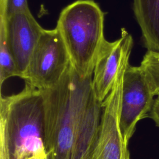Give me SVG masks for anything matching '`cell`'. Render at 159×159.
Segmentation results:
<instances>
[{
    "label": "cell",
    "mask_w": 159,
    "mask_h": 159,
    "mask_svg": "<svg viewBox=\"0 0 159 159\" xmlns=\"http://www.w3.org/2000/svg\"><path fill=\"white\" fill-rule=\"evenodd\" d=\"M129 63L127 60L117 75L112 89L102 102L101 126L94 159H130L128 144L119 126L123 78Z\"/></svg>",
    "instance_id": "5"
},
{
    "label": "cell",
    "mask_w": 159,
    "mask_h": 159,
    "mask_svg": "<svg viewBox=\"0 0 159 159\" xmlns=\"http://www.w3.org/2000/svg\"><path fill=\"white\" fill-rule=\"evenodd\" d=\"M17 76L19 73L16 68L13 58L9 50L6 42L4 18L0 16V83L2 86L3 83L8 78Z\"/></svg>",
    "instance_id": "11"
},
{
    "label": "cell",
    "mask_w": 159,
    "mask_h": 159,
    "mask_svg": "<svg viewBox=\"0 0 159 159\" xmlns=\"http://www.w3.org/2000/svg\"><path fill=\"white\" fill-rule=\"evenodd\" d=\"M101 114L102 102L92 92L80 120L68 159H94Z\"/></svg>",
    "instance_id": "9"
},
{
    "label": "cell",
    "mask_w": 159,
    "mask_h": 159,
    "mask_svg": "<svg viewBox=\"0 0 159 159\" xmlns=\"http://www.w3.org/2000/svg\"><path fill=\"white\" fill-rule=\"evenodd\" d=\"M25 159H48V158L42 157V156H40V155H32V156H30Z\"/></svg>",
    "instance_id": "15"
},
{
    "label": "cell",
    "mask_w": 159,
    "mask_h": 159,
    "mask_svg": "<svg viewBox=\"0 0 159 159\" xmlns=\"http://www.w3.org/2000/svg\"><path fill=\"white\" fill-rule=\"evenodd\" d=\"M5 1L6 0H0V11L3 9L5 4Z\"/></svg>",
    "instance_id": "16"
},
{
    "label": "cell",
    "mask_w": 159,
    "mask_h": 159,
    "mask_svg": "<svg viewBox=\"0 0 159 159\" xmlns=\"http://www.w3.org/2000/svg\"><path fill=\"white\" fill-rule=\"evenodd\" d=\"M133 11L145 47L159 52V0H134Z\"/></svg>",
    "instance_id": "10"
},
{
    "label": "cell",
    "mask_w": 159,
    "mask_h": 159,
    "mask_svg": "<svg viewBox=\"0 0 159 159\" xmlns=\"http://www.w3.org/2000/svg\"><path fill=\"white\" fill-rule=\"evenodd\" d=\"M154 96L141 67L129 63L124 75L119 115V126L126 143L134 135L137 122L148 117Z\"/></svg>",
    "instance_id": "6"
},
{
    "label": "cell",
    "mask_w": 159,
    "mask_h": 159,
    "mask_svg": "<svg viewBox=\"0 0 159 159\" xmlns=\"http://www.w3.org/2000/svg\"><path fill=\"white\" fill-rule=\"evenodd\" d=\"M148 117L153 119L156 125L159 127V94L155 99L152 109L149 114Z\"/></svg>",
    "instance_id": "14"
},
{
    "label": "cell",
    "mask_w": 159,
    "mask_h": 159,
    "mask_svg": "<svg viewBox=\"0 0 159 159\" xmlns=\"http://www.w3.org/2000/svg\"><path fill=\"white\" fill-rule=\"evenodd\" d=\"M70 65V57L58 29H44L22 79L35 88L47 89L60 81Z\"/></svg>",
    "instance_id": "4"
},
{
    "label": "cell",
    "mask_w": 159,
    "mask_h": 159,
    "mask_svg": "<svg viewBox=\"0 0 159 159\" xmlns=\"http://www.w3.org/2000/svg\"><path fill=\"white\" fill-rule=\"evenodd\" d=\"M140 66L155 96L159 94V52L147 50Z\"/></svg>",
    "instance_id": "12"
},
{
    "label": "cell",
    "mask_w": 159,
    "mask_h": 159,
    "mask_svg": "<svg viewBox=\"0 0 159 159\" xmlns=\"http://www.w3.org/2000/svg\"><path fill=\"white\" fill-rule=\"evenodd\" d=\"M93 76H80L72 66L44 96L45 145L48 159H68L81 117L91 96Z\"/></svg>",
    "instance_id": "2"
},
{
    "label": "cell",
    "mask_w": 159,
    "mask_h": 159,
    "mask_svg": "<svg viewBox=\"0 0 159 159\" xmlns=\"http://www.w3.org/2000/svg\"><path fill=\"white\" fill-rule=\"evenodd\" d=\"M133 46L132 35L124 29L119 39L104 41L93 71L92 89L95 97L102 102L112 88L117 75L124 62L129 60Z\"/></svg>",
    "instance_id": "7"
},
{
    "label": "cell",
    "mask_w": 159,
    "mask_h": 159,
    "mask_svg": "<svg viewBox=\"0 0 159 159\" xmlns=\"http://www.w3.org/2000/svg\"><path fill=\"white\" fill-rule=\"evenodd\" d=\"M56 28L70 64L82 78L92 76L104 37V13L93 0H77L60 12Z\"/></svg>",
    "instance_id": "3"
},
{
    "label": "cell",
    "mask_w": 159,
    "mask_h": 159,
    "mask_svg": "<svg viewBox=\"0 0 159 159\" xmlns=\"http://www.w3.org/2000/svg\"><path fill=\"white\" fill-rule=\"evenodd\" d=\"M4 24L7 45L19 77L22 79L44 29L38 23L30 11L19 12L4 18Z\"/></svg>",
    "instance_id": "8"
},
{
    "label": "cell",
    "mask_w": 159,
    "mask_h": 159,
    "mask_svg": "<svg viewBox=\"0 0 159 159\" xmlns=\"http://www.w3.org/2000/svg\"><path fill=\"white\" fill-rule=\"evenodd\" d=\"M30 11L27 0H6L4 7L0 11V16L6 18L15 13Z\"/></svg>",
    "instance_id": "13"
},
{
    "label": "cell",
    "mask_w": 159,
    "mask_h": 159,
    "mask_svg": "<svg viewBox=\"0 0 159 159\" xmlns=\"http://www.w3.org/2000/svg\"><path fill=\"white\" fill-rule=\"evenodd\" d=\"M44 117L42 90L25 84L17 93L1 94L0 159H25L32 155L48 158Z\"/></svg>",
    "instance_id": "1"
}]
</instances>
